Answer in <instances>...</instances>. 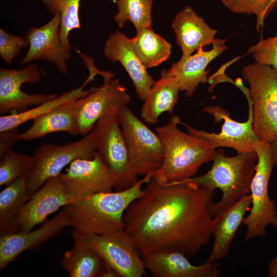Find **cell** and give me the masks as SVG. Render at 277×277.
<instances>
[{
  "instance_id": "12",
  "label": "cell",
  "mask_w": 277,
  "mask_h": 277,
  "mask_svg": "<svg viewBox=\"0 0 277 277\" xmlns=\"http://www.w3.org/2000/svg\"><path fill=\"white\" fill-rule=\"evenodd\" d=\"M113 77L112 73L107 71L103 76V85L82 97L78 118L80 135L88 134L99 120L118 114L130 103V96L124 85Z\"/></svg>"
},
{
  "instance_id": "34",
  "label": "cell",
  "mask_w": 277,
  "mask_h": 277,
  "mask_svg": "<svg viewBox=\"0 0 277 277\" xmlns=\"http://www.w3.org/2000/svg\"><path fill=\"white\" fill-rule=\"evenodd\" d=\"M29 46L26 37L8 33L0 29V56L4 61L11 64L18 55L21 50Z\"/></svg>"
},
{
  "instance_id": "5",
  "label": "cell",
  "mask_w": 277,
  "mask_h": 277,
  "mask_svg": "<svg viewBox=\"0 0 277 277\" xmlns=\"http://www.w3.org/2000/svg\"><path fill=\"white\" fill-rule=\"evenodd\" d=\"M242 75L249 86L244 92L252 104L253 130L260 141L270 142L277 136V71L255 62Z\"/></svg>"
},
{
  "instance_id": "17",
  "label": "cell",
  "mask_w": 277,
  "mask_h": 277,
  "mask_svg": "<svg viewBox=\"0 0 277 277\" xmlns=\"http://www.w3.org/2000/svg\"><path fill=\"white\" fill-rule=\"evenodd\" d=\"M226 40L215 38L210 50L204 51L203 48H201L194 54L181 57L169 69H163L161 73L174 77L180 90L184 91L186 96H192L198 86L207 81L209 72L206 70L207 66L228 48L225 44Z\"/></svg>"
},
{
  "instance_id": "27",
  "label": "cell",
  "mask_w": 277,
  "mask_h": 277,
  "mask_svg": "<svg viewBox=\"0 0 277 277\" xmlns=\"http://www.w3.org/2000/svg\"><path fill=\"white\" fill-rule=\"evenodd\" d=\"M27 179L23 177L17 180L6 186L0 192V235L16 233L17 215L30 197Z\"/></svg>"
},
{
  "instance_id": "19",
  "label": "cell",
  "mask_w": 277,
  "mask_h": 277,
  "mask_svg": "<svg viewBox=\"0 0 277 277\" xmlns=\"http://www.w3.org/2000/svg\"><path fill=\"white\" fill-rule=\"evenodd\" d=\"M104 54L110 61L120 63L130 77L137 97L144 101L155 81L134 53L131 38L116 31L106 40Z\"/></svg>"
},
{
  "instance_id": "29",
  "label": "cell",
  "mask_w": 277,
  "mask_h": 277,
  "mask_svg": "<svg viewBox=\"0 0 277 277\" xmlns=\"http://www.w3.org/2000/svg\"><path fill=\"white\" fill-rule=\"evenodd\" d=\"M51 13L58 14L60 19V38L67 48L72 49L69 36L71 31L81 28L80 8L81 0H42Z\"/></svg>"
},
{
  "instance_id": "4",
  "label": "cell",
  "mask_w": 277,
  "mask_h": 277,
  "mask_svg": "<svg viewBox=\"0 0 277 277\" xmlns=\"http://www.w3.org/2000/svg\"><path fill=\"white\" fill-rule=\"evenodd\" d=\"M257 162L255 151L228 157L223 150L218 149L210 169L205 174L187 180L213 190H221V199L212 206V214L214 216L250 194Z\"/></svg>"
},
{
  "instance_id": "2",
  "label": "cell",
  "mask_w": 277,
  "mask_h": 277,
  "mask_svg": "<svg viewBox=\"0 0 277 277\" xmlns=\"http://www.w3.org/2000/svg\"><path fill=\"white\" fill-rule=\"evenodd\" d=\"M149 174L130 187L115 192L89 195L64 206L69 226L81 231L107 235L125 230L124 216L128 207L143 193Z\"/></svg>"
},
{
  "instance_id": "1",
  "label": "cell",
  "mask_w": 277,
  "mask_h": 277,
  "mask_svg": "<svg viewBox=\"0 0 277 277\" xmlns=\"http://www.w3.org/2000/svg\"><path fill=\"white\" fill-rule=\"evenodd\" d=\"M146 184L124 216L125 230L140 254L196 255L212 236L214 190L189 180L163 185L151 177Z\"/></svg>"
},
{
  "instance_id": "6",
  "label": "cell",
  "mask_w": 277,
  "mask_h": 277,
  "mask_svg": "<svg viewBox=\"0 0 277 277\" xmlns=\"http://www.w3.org/2000/svg\"><path fill=\"white\" fill-rule=\"evenodd\" d=\"M254 150L258 162L250 186L251 207L243 222L246 227L245 239L247 241L265 235L269 225L277 227V208L268 194V184L274 166L269 142L260 141Z\"/></svg>"
},
{
  "instance_id": "38",
  "label": "cell",
  "mask_w": 277,
  "mask_h": 277,
  "mask_svg": "<svg viewBox=\"0 0 277 277\" xmlns=\"http://www.w3.org/2000/svg\"><path fill=\"white\" fill-rule=\"evenodd\" d=\"M102 277H120V276L114 269L106 264V269Z\"/></svg>"
},
{
  "instance_id": "7",
  "label": "cell",
  "mask_w": 277,
  "mask_h": 277,
  "mask_svg": "<svg viewBox=\"0 0 277 277\" xmlns=\"http://www.w3.org/2000/svg\"><path fill=\"white\" fill-rule=\"evenodd\" d=\"M131 171L136 176L153 174L162 166L164 149L157 133L153 132L127 106L118 112Z\"/></svg>"
},
{
  "instance_id": "40",
  "label": "cell",
  "mask_w": 277,
  "mask_h": 277,
  "mask_svg": "<svg viewBox=\"0 0 277 277\" xmlns=\"http://www.w3.org/2000/svg\"><path fill=\"white\" fill-rule=\"evenodd\" d=\"M111 1H114V2H115V0H111Z\"/></svg>"
},
{
  "instance_id": "24",
  "label": "cell",
  "mask_w": 277,
  "mask_h": 277,
  "mask_svg": "<svg viewBox=\"0 0 277 277\" xmlns=\"http://www.w3.org/2000/svg\"><path fill=\"white\" fill-rule=\"evenodd\" d=\"M180 91L179 84L174 77L161 73V77L155 81L144 101L141 110L143 121L154 124L157 123L163 113L172 114Z\"/></svg>"
},
{
  "instance_id": "8",
  "label": "cell",
  "mask_w": 277,
  "mask_h": 277,
  "mask_svg": "<svg viewBox=\"0 0 277 277\" xmlns=\"http://www.w3.org/2000/svg\"><path fill=\"white\" fill-rule=\"evenodd\" d=\"M74 242L83 243L95 250L120 277H141L146 266L129 234L122 230L107 235L86 233L73 228Z\"/></svg>"
},
{
  "instance_id": "20",
  "label": "cell",
  "mask_w": 277,
  "mask_h": 277,
  "mask_svg": "<svg viewBox=\"0 0 277 277\" xmlns=\"http://www.w3.org/2000/svg\"><path fill=\"white\" fill-rule=\"evenodd\" d=\"M143 258L146 269L154 277H217L219 273L216 261L194 265L177 251H159Z\"/></svg>"
},
{
  "instance_id": "28",
  "label": "cell",
  "mask_w": 277,
  "mask_h": 277,
  "mask_svg": "<svg viewBox=\"0 0 277 277\" xmlns=\"http://www.w3.org/2000/svg\"><path fill=\"white\" fill-rule=\"evenodd\" d=\"M131 41L134 53L147 69L167 60L171 52V45L151 27L137 31Z\"/></svg>"
},
{
  "instance_id": "26",
  "label": "cell",
  "mask_w": 277,
  "mask_h": 277,
  "mask_svg": "<svg viewBox=\"0 0 277 277\" xmlns=\"http://www.w3.org/2000/svg\"><path fill=\"white\" fill-rule=\"evenodd\" d=\"M62 265L70 277H102L106 269V263L100 255L79 242H74L73 247L65 252Z\"/></svg>"
},
{
  "instance_id": "16",
  "label": "cell",
  "mask_w": 277,
  "mask_h": 277,
  "mask_svg": "<svg viewBox=\"0 0 277 277\" xmlns=\"http://www.w3.org/2000/svg\"><path fill=\"white\" fill-rule=\"evenodd\" d=\"M60 23V17L56 14L45 25L30 28L26 36L29 49L21 60V65L42 60L53 63L62 73L68 72L67 62L70 58L71 49L64 45L61 41Z\"/></svg>"
},
{
  "instance_id": "3",
  "label": "cell",
  "mask_w": 277,
  "mask_h": 277,
  "mask_svg": "<svg viewBox=\"0 0 277 277\" xmlns=\"http://www.w3.org/2000/svg\"><path fill=\"white\" fill-rule=\"evenodd\" d=\"M181 118L173 115L169 122L156 128L164 149L161 167L152 177L166 185L194 177L205 163L213 161L216 148L210 142L180 129Z\"/></svg>"
},
{
  "instance_id": "37",
  "label": "cell",
  "mask_w": 277,
  "mask_h": 277,
  "mask_svg": "<svg viewBox=\"0 0 277 277\" xmlns=\"http://www.w3.org/2000/svg\"><path fill=\"white\" fill-rule=\"evenodd\" d=\"M268 274L269 277H277V256L271 260L269 265Z\"/></svg>"
},
{
  "instance_id": "23",
  "label": "cell",
  "mask_w": 277,
  "mask_h": 277,
  "mask_svg": "<svg viewBox=\"0 0 277 277\" xmlns=\"http://www.w3.org/2000/svg\"><path fill=\"white\" fill-rule=\"evenodd\" d=\"M82 97L65 103L33 120L31 126L19 134V140L31 141L59 132L73 136L80 135L78 118Z\"/></svg>"
},
{
  "instance_id": "35",
  "label": "cell",
  "mask_w": 277,
  "mask_h": 277,
  "mask_svg": "<svg viewBox=\"0 0 277 277\" xmlns=\"http://www.w3.org/2000/svg\"><path fill=\"white\" fill-rule=\"evenodd\" d=\"M17 128L0 132V157L12 149V145L19 140Z\"/></svg>"
},
{
  "instance_id": "10",
  "label": "cell",
  "mask_w": 277,
  "mask_h": 277,
  "mask_svg": "<svg viewBox=\"0 0 277 277\" xmlns=\"http://www.w3.org/2000/svg\"><path fill=\"white\" fill-rule=\"evenodd\" d=\"M59 176L73 202L103 192L125 189L120 176L111 169L97 152L91 159L72 162L66 172Z\"/></svg>"
},
{
  "instance_id": "11",
  "label": "cell",
  "mask_w": 277,
  "mask_h": 277,
  "mask_svg": "<svg viewBox=\"0 0 277 277\" xmlns=\"http://www.w3.org/2000/svg\"><path fill=\"white\" fill-rule=\"evenodd\" d=\"M248 117L244 122L232 120L229 112L220 106H210L204 109V111L213 116L216 122L223 120L221 131L219 133L197 130L182 122L180 124L186 128L189 133L211 143L216 148H231L238 153L254 151L255 146L260 140L253 129L252 106L251 102L248 100Z\"/></svg>"
},
{
  "instance_id": "13",
  "label": "cell",
  "mask_w": 277,
  "mask_h": 277,
  "mask_svg": "<svg viewBox=\"0 0 277 277\" xmlns=\"http://www.w3.org/2000/svg\"><path fill=\"white\" fill-rule=\"evenodd\" d=\"M117 114L101 118L90 133L97 152L105 164L120 176L126 189L138 180L130 168L126 143Z\"/></svg>"
},
{
  "instance_id": "32",
  "label": "cell",
  "mask_w": 277,
  "mask_h": 277,
  "mask_svg": "<svg viewBox=\"0 0 277 277\" xmlns=\"http://www.w3.org/2000/svg\"><path fill=\"white\" fill-rule=\"evenodd\" d=\"M230 11L239 14H254L256 17V28L263 27L265 19L274 8L273 0H221Z\"/></svg>"
},
{
  "instance_id": "33",
  "label": "cell",
  "mask_w": 277,
  "mask_h": 277,
  "mask_svg": "<svg viewBox=\"0 0 277 277\" xmlns=\"http://www.w3.org/2000/svg\"><path fill=\"white\" fill-rule=\"evenodd\" d=\"M255 62L272 67L277 71V33L273 37L261 38L249 47Z\"/></svg>"
},
{
  "instance_id": "18",
  "label": "cell",
  "mask_w": 277,
  "mask_h": 277,
  "mask_svg": "<svg viewBox=\"0 0 277 277\" xmlns=\"http://www.w3.org/2000/svg\"><path fill=\"white\" fill-rule=\"evenodd\" d=\"M68 226L67 216L62 210L36 230L0 235V269L6 267L24 251L38 248Z\"/></svg>"
},
{
  "instance_id": "36",
  "label": "cell",
  "mask_w": 277,
  "mask_h": 277,
  "mask_svg": "<svg viewBox=\"0 0 277 277\" xmlns=\"http://www.w3.org/2000/svg\"><path fill=\"white\" fill-rule=\"evenodd\" d=\"M270 149L273 165L277 164V136L269 142Z\"/></svg>"
},
{
  "instance_id": "30",
  "label": "cell",
  "mask_w": 277,
  "mask_h": 277,
  "mask_svg": "<svg viewBox=\"0 0 277 277\" xmlns=\"http://www.w3.org/2000/svg\"><path fill=\"white\" fill-rule=\"evenodd\" d=\"M153 0H116L117 13L114 19L119 27L130 21L136 32L151 27V9Z\"/></svg>"
},
{
  "instance_id": "25",
  "label": "cell",
  "mask_w": 277,
  "mask_h": 277,
  "mask_svg": "<svg viewBox=\"0 0 277 277\" xmlns=\"http://www.w3.org/2000/svg\"><path fill=\"white\" fill-rule=\"evenodd\" d=\"M93 80L92 77L88 75L81 86L66 91L59 96L57 95L52 99L33 106L30 109L13 114L2 115L0 116V132L18 128L20 125L33 121L65 103L85 96L95 89L94 87H92L84 90L86 85Z\"/></svg>"
},
{
  "instance_id": "31",
  "label": "cell",
  "mask_w": 277,
  "mask_h": 277,
  "mask_svg": "<svg viewBox=\"0 0 277 277\" xmlns=\"http://www.w3.org/2000/svg\"><path fill=\"white\" fill-rule=\"evenodd\" d=\"M0 186H7L28 177L34 165V157L10 150L0 157Z\"/></svg>"
},
{
  "instance_id": "9",
  "label": "cell",
  "mask_w": 277,
  "mask_h": 277,
  "mask_svg": "<svg viewBox=\"0 0 277 277\" xmlns=\"http://www.w3.org/2000/svg\"><path fill=\"white\" fill-rule=\"evenodd\" d=\"M96 153L90 133L78 141L64 145L38 146L33 155V168L27 179L29 194L35 192L49 179L59 175L63 168L75 160L91 159Z\"/></svg>"
},
{
  "instance_id": "22",
  "label": "cell",
  "mask_w": 277,
  "mask_h": 277,
  "mask_svg": "<svg viewBox=\"0 0 277 277\" xmlns=\"http://www.w3.org/2000/svg\"><path fill=\"white\" fill-rule=\"evenodd\" d=\"M252 199L249 194L213 219L212 236L214 241L207 261L215 262L228 254L231 244L243 223L245 215L249 210Z\"/></svg>"
},
{
  "instance_id": "14",
  "label": "cell",
  "mask_w": 277,
  "mask_h": 277,
  "mask_svg": "<svg viewBox=\"0 0 277 277\" xmlns=\"http://www.w3.org/2000/svg\"><path fill=\"white\" fill-rule=\"evenodd\" d=\"M42 72L36 64H30L21 70L0 69V113L24 111L52 99L57 95L28 94L21 89L25 83L36 84L41 78Z\"/></svg>"
},
{
  "instance_id": "21",
  "label": "cell",
  "mask_w": 277,
  "mask_h": 277,
  "mask_svg": "<svg viewBox=\"0 0 277 277\" xmlns=\"http://www.w3.org/2000/svg\"><path fill=\"white\" fill-rule=\"evenodd\" d=\"M172 27L182 57H188L200 48L212 44L217 32L189 6L176 15Z\"/></svg>"
},
{
  "instance_id": "39",
  "label": "cell",
  "mask_w": 277,
  "mask_h": 277,
  "mask_svg": "<svg viewBox=\"0 0 277 277\" xmlns=\"http://www.w3.org/2000/svg\"><path fill=\"white\" fill-rule=\"evenodd\" d=\"M273 1H274V2L275 3H277V0H273Z\"/></svg>"
},
{
  "instance_id": "15",
  "label": "cell",
  "mask_w": 277,
  "mask_h": 277,
  "mask_svg": "<svg viewBox=\"0 0 277 277\" xmlns=\"http://www.w3.org/2000/svg\"><path fill=\"white\" fill-rule=\"evenodd\" d=\"M72 202L59 175L49 179L30 195L19 210L15 220L16 233L30 231L50 214Z\"/></svg>"
}]
</instances>
